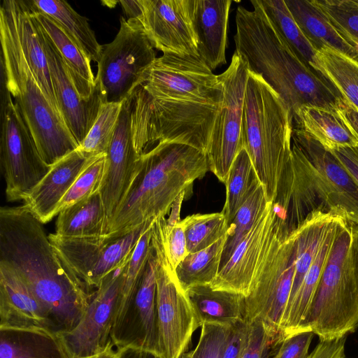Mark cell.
I'll return each instance as SVG.
<instances>
[{
  "instance_id": "cell-42",
  "label": "cell",
  "mask_w": 358,
  "mask_h": 358,
  "mask_svg": "<svg viewBox=\"0 0 358 358\" xmlns=\"http://www.w3.org/2000/svg\"><path fill=\"white\" fill-rule=\"evenodd\" d=\"M106 153H101L91 162L76 180L60 201L57 214L70 206L91 196L99 190L102 180Z\"/></svg>"
},
{
  "instance_id": "cell-51",
  "label": "cell",
  "mask_w": 358,
  "mask_h": 358,
  "mask_svg": "<svg viewBox=\"0 0 358 358\" xmlns=\"http://www.w3.org/2000/svg\"><path fill=\"white\" fill-rule=\"evenodd\" d=\"M118 3H120L125 15L128 19H136L140 14V8L138 1H120Z\"/></svg>"
},
{
  "instance_id": "cell-21",
  "label": "cell",
  "mask_w": 358,
  "mask_h": 358,
  "mask_svg": "<svg viewBox=\"0 0 358 358\" xmlns=\"http://www.w3.org/2000/svg\"><path fill=\"white\" fill-rule=\"evenodd\" d=\"M100 155V154H99ZM98 155L79 148L57 162L24 199V206L41 223L57 215V207L85 169Z\"/></svg>"
},
{
  "instance_id": "cell-45",
  "label": "cell",
  "mask_w": 358,
  "mask_h": 358,
  "mask_svg": "<svg viewBox=\"0 0 358 358\" xmlns=\"http://www.w3.org/2000/svg\"><path fill=\"white\" fill-rule=\"evenodd\" d=\"M313 332L303 330L285 336L279 343L273 358H308Z\"/></svg>"
},
{
  "instance_id": "cell-19",
  "label": "cell",
  "mask_w": 358,
  "mask_h": 358,
  "mask_svg": "<svg viewBox=\"0 0 358 358\" xmlns=\"http://www.w3.org/2000/svg\"><path fill=\"white\" fill-rule=\"evenodd\" d=\"M139 157L134 145L130 101L127 98L122 102L118 122L106 152L99 188L107 218V232L108 225L131 184Z\"/></svg>"
},
{
  "instance_id": "cell-33",
  "label": "cell",
  "mask_w": 358,
  "mask_h": 358,
  "mask_svg": "<svg viewBox=\"0 0 358 358\" xmlns=\"http://www.w3.org/2000/svg\"><path fill=\"white\" fill-rule=\"evenodd\" d=\"M317 57L324 77L358 110V61L326 46L317 50Z\"/></svg>"
},
{
  "instance_id": "cell-25",
  "label": "cell",
  "mask_w": 358,
  "mask_h": 358,
  "mask_svg": "<svg viewBox=\"0 0 358 358\" xmlns=\"http://www.w3.org/2000/svg\"><path fill=\"white\" fill-rule=\"evenodd\" d=\"M31 3L41 29L64 59L80 96L83 99H90L96 87L91 60L57 22L38 9L32 1Z\"/></svg>"
},
{
  "instance_id": "cell-48",
  "label": "cell",
  "mask_w": 358,
  "mask_h": 358,
  "mask_svg": "<svg viewBox=\"0 0 358 358\" xmlns=\"http://www.w3.org/2000/svg\"><path fill=\"white\" fill-rule=\"evenodd\" d=\"M358 185V145L331 150Z\"/></svg>"
},
{
  "instance_id": "cell-20",
  "label": "cell",
  "mask_w": 358,
  "mask_h": 358,
  "mask_svg": "<svg viewBox=\"0 0 358 358\" xmlns=\"http://www.w3.org/2000/svg\"><path fill=\"white\" fill-rule=\"evenodd\" d=\"M41 30L57 108L80 146L94 124L103 103L100 88L96 83L92 96L88 99H82L64 59L48 35Z\"/></svg>"
},
{
  "instance_id": "cell-7",
  "label": "cell",
  "mask_w": 358,
  "mask_h": 358,
  "mask_svg": "<svg viewBox=\"0 0 358 358\" xmlns=\"http://www.w3.org/2000/svg\"><path fill=\"white\" fill-rule=\"evenodd\" d=\"M357 328L358 224L345 218L299 331H311L325 341L345 336Z\"/></svg>"
},
{
  "instance_id": "cell-43",
  "label": "cell",
  "mask_w": 358,
  "mask_h": 358,
  "mask_svg": "<svg viewBox=\"0 0 358 358\" xmlns=\"http://www.w3.org/2000/svg\"><path fill=\"white\" fill-rule=\"evenodd\" d=\"M250 335L241 358H271L285 337L270 329L261 320L249 322Z\"/></svg>"
},
{
  "instance_id": "cell-3",
  "label": "cell",
  "mask_w": 358,
  "mask_h": 358,
  "mask_svg": "<svg viewBox=\"0 0 358 358\" xmlns=\"http://www.w3.org/2000/svg\"><path fill=\"white\" fill-rule=\"evenodd\" d=\"M252 10L236 11V52L249 71L262 76L283 99L292 113L303 106L336 112L343 99L336 89L315 73L289 44L259 0Z\"/></svg>"
},
{
  "instance_id": "cell-14",
  "label": "cell",
  "mask_w": 358,
  "mask_h": 358,
  "mask_svg": "<svg viewBox=\"0 0 358 358\" xmlns=\"http://www.w3.org/2000/svg\"><path fill=\"white\" fill-rule=\"evenodd\" d=\"M248 74L247 64L235 51L228 68L217 75L222 86L223 103L207 155L209 171L223 183L243 148V106Z\"/></svg>"
},
{
  "instance_id": "cell-31",
  "label": "cell",
  "mask_w": 358,
  "mask_h": 358,
  "mask_svg": "<svg viewBox=\"0 0 358 358\" xmlns=\"http://www.w3.org/2000/svg\"><path fill=\"white\" fill-rule=\"evenodd\" d=\"M299 27L318 50L326 46L358 61V52L332 27L311 0H285Z\"/></svg>"
},
{
  "instance_id": "cell-47",
  "label": "cell",
  "mask_w": 358,
  "mask_h": 358,
  "mask_svg": "<svg viewBox=\"0 0 358 358\" xmlns=\"http://www.w3.org/2000/svg\"><path fill=\"white\" fill-rule=\"evenodd\" d=\"M347 336L332 340L320 341L308 358H345Z\"/></svg>"
},
{
  "instance_id": "cell-15",
  "label": "cell",
  "mask_w": 358,
  "mask_h": 358,
  "mask_svg": "<svg viewBox=\"0 0 358 358\" xmlns=\"http://www.w3.org/2000/svg\"><path fill=\"white\" fill-rule=\"evenodd\" d=\"M157 266L158 259L153 248L136 288L127 297L120 299L110 339L117 349L134 348L159 358L156 302Z\"/></svg>"
},
{
  "instance_id": "cell-28",
  "label": "cell",
  "mask_w": 358,
  "mask_h": 358,
  "mask_svg": "<svg viewBox=\"0 0 358 358\" xmlns=\"http://www.w3.org/2000/svg\"><path fill=\"white\" fill-rule=\"evenodd\" d=\"M292 115L293 126L309 134L329 150L358 145V138L336 112L303 106Z\"/></svg>"
},
{
  "instance_id": "cell-24",
  "label": "cell",
  "mask_w": 358,
  "mask_h": 358,
  "mask_svg": "<svg viewBox=\"0 0 358 358\" xmlns=\"http://www.w3.org/2000/svg\"><path fill=\"white\" fill-rule=\"evenodd\" d=\"M231 0H195L194 27L199 56L213 71L227 63Z\"/></svg>"
},
{
  "instance_id": "cell-52",
  "label": "cell",
  "mask_w": 358,
  "mask_h": 358,
  "mask_svg": "<svg viewBox=\"0 0 358 358\" xmlns=\"http://www.w3.org/2000/svg\"><path fill=\"white\" fill-rule=\"evenodd\" d=\"M87 358H118V353L117 350L115 351L113 349V346H110L103 352Z\"/></svg>"
},
{
  "instance_id": "cell-50",
  "label": "cell",
  "mask_w": 358,
  "mask_h": 358,
  "mask_svg": "<svg viewBox=\"0 0 358 358\" xmlns=\"http://www.w3.org/2000/svg\"><path fill=\"white\" fill-rule=\"evenodd\" d=\"M117 353L118 358H158L151 353L131 348L117 349Z\"/></svg>"
},
{
  "instance_id": "cell-36",
  "label": "cell",
  "mask_w": 358,
  "mask_h": 358,
  "mask_svg": "<svg viewBox=\"0 0 358 358\" xmlns=\"http://www.w3.org/2000/svg\"><path fill=\"white\" fill-rule=\"evenodd\" d=\"M259 1L265 13L299 56L315 73L325 78L318 64L317 49L299 27L285 0Z\"/></svg>"
},
{
  "instance_id": "cell-53",
  "label": "cell",
  "mask_w": 358,
  "mask_h": 358,
  "mask_svg": "<svg viewBox=\"0 0 358 358\" xmlns=\"http://www.w3.org/2000/svg\"><path fill=\"white\" fill-rule=\"evenodd\" d=\"M180 358H192V351L183 353Z\"/></svg>"
},
{
  "instance_id": "cell-46",
  "label": "cell",
  "mask_w": 358,
  "mask_h": 358,
  "mask_svg": "<svg viewBox=\"0 0 358 358\" xmlns=\"http://www.w3.org/2000/svg\"><path fill=\"white\" fill-rule=\"evenodd\" d=\"M250 324L243 319L231 326L223 350L222 358H241L248 344Z\"/></svg>"
},
{
  "instance_id": "cell-5",
  "label": "cell",
  "mask_w": 358,
  "mask_h": 358,
  "mask_svg": "<svg viewBox=\"0 0 358 358\" xmlns=\"http://www.w3.org/2000/svg\"><path fill=\"white\" fill-rule=\"evenodd\" d=\"M292 110L262 76L249 71L243 117V145L268 202L274 201L292 161Z\"/></svg>"
},
{
  "instance_id": "cell-1",
  "label": "cell",
  "mask_w": 358,
  "mask_h": 358,
  "mask_svg": "<svg viewBox=\"0 0 358 358\" xmlns=\"http://www.w3.org/2000/svg\"><path fill=\"white\" fill-rule=\"evenodd\" d=\"M129 98L138 156L162 142L208 152L223 90L217 75L199 56L165 53L157 57Z\"/></svg>"
},
{
  "instance_id": "cell-26",
  "label": "cell",
  "mask_w": 358,
  "mask_h": 358,
  "mask_svg": "<svg viewBox=\"0 0 358 358\" xmlns=\"http://www.w3.org/2000/svg\"><path fill=\"white\" fill-rule=\"evenodd\" d=\"M0 358H71L61 337L45 329L0 327Z\"/></svg>"
},
{
  "instance_id": "cell-29",
  "label": "cell",
  "mask_w": 358,
  "mask_h": 358,
  "mask_svg": "<svg viewBox=\"0 0 358 358\" xmlns=\"http://www.w3.org/2000/svg\"><path fill=\"white\" fill-rule=\"evenodd\" d=\"M186 293L201 327L204 323L231 327L244 319L245 296L241 294L215 290L210 285L191 287Z\"/></svg>"
},
{
  "instance_id": "cell-17",
  "label": "cell",
  "mask_w": 358,
  "mask_h": 358,
  "mask_svg": "<svg viewBox=\"0 0 358 358\" xmlns=\"http://www.w3.org/2000/svg\"><path fill=\"white\" fill-rule=\"evenodd\" d=\"M137 20L152 46L163 52L199 56L195 0H138Z\"/></svg>"
},
{
  "instance_id": "cell-23",
  "label": "cell",
  "mask_w": 358,
  "mask_h": 358,
  "mask_svg": "<svg viewBox=\"0 0 358 358\" xmlns=\"http://www.w3.org/2000/svg\"><path fill=\"white\" fill-rule=\"evenodd\" d=\"M1 4L10 15L22 50L34 74L59 110L43 45V33L35 17L31 1L3 0Z\"/></svg>"
},
{
  "instance_id": "cell-10",
  "label": "cell",
  "mask_w": 358,
  "mask_h": 358,
  "mask_svg": "<svg viewBox=\"0 0 358 358\" xmlns=\"http://www.w3.org/2000/svg\"><path fill=\"white\" fill-rule=\"evenodd\" d=\"M157 59L141 22L120 17L115 38L102 45L96 83L103 103H119L129 98L140 85L143 73Z\"/></svg>"
},
{
  "instance_id": "cell-6",
  "label": "cell",
  "mask_w": 358,
  "mask_h": 358,
  "mask_svg": "<svg viewBox=\"0 0 358 358\" xmlns=\"http://www.w3.org/2000/svg\"><path fill=\"white\" fill-rule=\"evenodd\" d=\"M1 71L43 161L50 166L79 148L37 80L6 8H0Z\"/></svg>"
},
{
  "instance_id": "cell-11",
  "label": "cell",
  "mask_w": 358,
  "mask_h": 358,
  "mask_svg": "<svg viewBox=\"0 0 358 358\" xmlns=\"http://www.w3.org/2000/svg\"><path fill=\"white\" fill-rule=\"evenodd\" d=\"M294 266L293 232L285 238L275 233L251 291L244 298V319L261 320L274 332L283 335L281 323L291 293Z\"/></svg>"
},
{
  "instance_id": "cell-22",
  "label": "cell",
  "mask_w": 358,
  "mask_h": 358,
  "mask_svg": "<svg viewBox=\"0 0 358 358\" xmlns=\"http://www.w3.org/2000/svg\"><path fill=\"white\" fill-rule=\"evenodd\" d=\"M0 327L45 329L52 331L44 308L29 286L11 266L1 261Z\"/></svg>"
},
{
  "instance_id": "cell-8",
  "label": "cell",
  "mask_w": 358,
  "mask_h": 358,
  "mask_svg": "<svg viewBox=\"0 0 358 358\" xmlns=\"http://www.w3.org/2000/svg\"><path fill=\"white\" fill-rule=\"evenodd\" d=\"M291 166L289 198L296 208L308 213L317 199L318 207L358 224V185L331 150L294 126Z\"/></svg>"
},
{
  "instance_id": "cell-2",
  "label": "cell",
  "mask_w": 358,
  "mask_h": 358,
  "mask_svg": "<svg viewBox=\"0 0 358 358\" xmlns=\"http://www.w3.org/2000/svg\"><path fill=\"white\" fill-rule=\"evenodd\" d=\"M42 224L24 206L0 208V261L27 283L61 335L82 320L93 293L51 245Z\"/></svg>"
},
{
  "instance_id": "cell-9",
  "label": "cell",
  "mask_w": 358,
  "mask_h": 358,
  "mask_svg": "<svg viewBox=\"0 0 358 358\" xmlns=\"http://www.w3.org/2000/svg\"><path fill=\"white\" fill-rule=\"evenodd\" d=\"M0 166L8 201L24 197L51 166L41 157L34 139L9 92L1 71Z\"/></svg>"
},
{
  "instance_id": "cell-4",
  "label": "cell",
  "mask_w": 358,
  "mask_h": 358,
  "mask_svg": "<svg viewBox=\"0 0 358 358\" xmlns=\"http://www.w3.org/2000/svg\"><path fill=\"white\" fill-rule=\"evenodd\" d=\"M209 171L207 154L191 145L159 143L139 157L136 171L106 236L127 234L166 216L175 201Z\"/></svg>"
},
{
  "instance_id": "cell-30",
  "label": "cell",
  "mask_w": 358,
  "mask_h": 358,
  "mask_svg": "<svg viewBox=\"0 0 358 358\" xmlns=\"http://www.w3.org/2000/svg\"><path fill=\"white\" fill-rule=\"evenodd\" d=\"M55 234L64 238L106 236L107 218L99 190L57 215Z\"/></svg>"
},
{
  "instance_id": "cell-40",
  "label": "cell",
  "mask_w": 358,
  "mask_h": 358,
  "mask_svg": "<svg viewBox=\"0 0 358 358\" xmlns=\"http://www.w3.org/2000/svg\"><path fill=\"white\" fill-rule=\"evenodd\" d=\"M122 102L101 104L94 124L79 146L81 150L92 155L106 152L118 122Z\"/></svg>"
},
{
  "instance_id": "cell-39",
  "label": "cell",
  "mask_w": 358,
  "mask_h": 358,
  "mask_svg": "<svg viewBox=\"0 0 358 358\" xmlns=\"http://www.w3.org/2000/svg\"><path fill=\"white\" fill-rule=\"evenodd\" d=\"M340 36L358 52V0H311Z\"/></svg>"
},
{
  "instance_id": "cell-32",
  "label": "cell",
  "mask_w": 358,
  "mask_h": 358,
  "mask_svg": "<svg viewBox=\"0 0 358 358\" xmlns=\"http://www.w3.org/2000/svg\"><path fill=\"white\" fill-rule=\"evenodd\" d=\"M35 6L52 17L77 43L91 61L98 62L102 50L87 19L78 13L66 1L33 0Z\"/></svg>"
},
{
  "instance_id": "cell-27",
  "label": "cell",
  "mask_w": 358,
  "mask_h": 358,
  "mask_svg": "<svg viewBox=\"0 0 358 358\" xmlns=\"http://www.w3.org/2000/svg\"><path fill=\"white\" fill-rule=\"evenodd\" d=\"M345 219L343 215H340L328 229L298 292L286 308L281 323L284 336L299 331L315 294L339 225Z\"/></svg>"
},
{
  "instance_id": "cell-13",
  "label": "cell",
  "mask_w": 358,
  "mask_h": 358,
  "mask_svg": "<svg viewBox=\"0 0 358 358\" xmlns=\"http://www.w3.org/2000/svg\"><path fill=\"white\" fill-rule=\"evenodd\" d=\"M158 259L156 274L159 358H180L201 327L189 299L180 286L159 241L152 235Z\"/></svg>"
},
{
  "instance_id": "cell-44",
  "label": "cell",
  "mask_w": 358,
  "mask_h": 358,
  "mask_svg": "<svg viewBox=\"0 0 358 358\" xmlns=\"http://www.w3.org/2000/svg\"><path fill=\"white\" fill-rule=\"evenodd\" d=\"M230 327L215 323H204L192 358H222L223 350Z\"/></svg>"
},
{
  "instance_id": "cell-35",
  "label": "cell",
  "mask_w": 358,
  "mask_h": 358,
  "mask_svg": "<svg viewBox=\"0 0 358 358\" xmlns=\"http://www.w3.org/2000/svg\"><path fill=\"white\" fill-rule=\"evenodd\" d=\"M261 184L250 157L243 148L235 158L224 182L226 199L221 212L229 225L238 209Z\"/></svg>"
},
{
  "instance_id": "cell-37",
  "label": "cell",
  "mask_w": 358,
  "mask_h": 358,
  "mask_svg": "<svg viewBox=\"0 0 358 358\" xmlns=\"http://www.w3.org/2000/svg\"><path fill=\"white\" fill-rule=\"evenodd\" d=\"M268 203L264 187L261 184L238 209L229 225L220 269L227 263L236 248L263 213Z\"/></svg>"
},
{
  "instance_id": "cell-41",
  "label": "cell",
  "mask_w": 358,
  "mask_h": 358,
  "mask_svg": "<svg viewBox=\"0 0 358 358\" xmlns=\"http://www.w3.org/2000/svg\"><path fill=\"white\" fill-rule=\"evenodd\" d=\"M152 234L159 241L165 256L175 272L178 264L189 254L182 220L169 222L165 216L159 217L153 222Z\"/></svg>"
},
{
  "instance_id": "cell-49",
  "label": "cell",
  "mask_w": 358,
  "mask_h": 358,
  "mask_svg": "<svg viewBox=\"0 0 358 358\" xmlns=\"http://www.w3.org/2000/svg\"><path fill=\"white\" fill-rule=\"evenodd\" d=\"M337 113L358 138V110L343 99L338 106Z\"/></svg>"
},
{
  "instance_id": "cell-18",
  "label": "cell",
  "mask_w": 358,
  "mask_h": 358,
  "mask_svg": "<svg viewBox=\"0 0 358 358\" xmlns=\"http://www.w3.org/2000/svg\"><path fill=\"white\" fill-rule=\"evenodd\" d=\"M275 217L273 202H268L263 213L219 270L210 285L213 289L234 292L245 297L250 294L275 235Z\"/></svg>"
},
{
  "instance_id": "cell-12",
  "label": "cell",
  "mask_w": 358,
  "mask_h": 358,
  "mask_svg": "<svg viewBox=\"0 0 358 358\" xmlns=\"http://www.w3.org/2000/svg\"><path fill=\"white\" fill-rule=\"evenodd\" d=\"M154 221L120 236L64 238L50 234L48 238L69 268L89 287L96 289L108 274L128 263L141 236Z\"/></svg>"
},
{
  "instance_id": "cell-34",
  "label": "cell",
  "mask_w": 358,
  "mask_h": 358,
  "mask_svg": "<svg viewBox=\"0 0 358 358\" xmlns=\"http://www.w3.org/2000/svg\"><path fill=\"white\" fill-rule=\"evenodd\" d=\"M226 241L227 234L207 248L189 253L178 264L175 275L185 292L195 286L210 285L219 272Z\"/></svg>"
},
{
  "instance_id": "cell-38",
  "label": "cell",
  "mask_w": 358,
  "mask_h": 358,
  "mask_svg": "<svg viewBox=\"0 0 358 358\" xmlns=\"http://www.w3.org/2000/svg\"><path fill=\"white\" fill-rule=\"evenodd\" d=\"M185 226L188 253L202 250L214 244L228 231L229 224L222 212L194 214L182 220Z\"/></svg>"
},
{
  "instance_id": "cell-16",
  "label": "cell",
  "mask_w": 358,
  "mask_h": 358,
  "mask_svg": "<svg viewBox=\"0 0 358 358\" xmlns=\"http://www.w3.org/2000/svg\"><path fill=\"white\" fill-rule=\"evenodd\" d=\"M127 264L114 270L103 278L93 292L87 308L78 324L71 331L59 335L71 358L92 357L113 346L110 333L120 299Z\"/></svg>"
}]
</instances>
